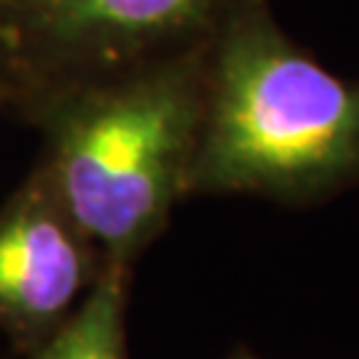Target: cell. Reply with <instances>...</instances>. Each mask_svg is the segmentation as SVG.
<instances>
[{"instance_id":"cell-7","label":"cell","mask_w":359,"mask_h":359,"mask_svg":"<svg viewBox=\"0 0 359 359\" xmlns=\"http://www.w3.org/2000/svg\"><path fill=\"white\" fill-rule=\"evenodd\" d=\"M226 359H261V357H258V354H253V351H248V348H240V351L229 354Z\"/></svg>"},{"instance_id":"cell-4","label":"cell","mask_w":359,"mask_h":359,"mask_svg":"<svg viewBox=\"0 0 359 359\" xmlns=\"http://www.w3.org/2000/svg\"><path fill=\"white\" fill-rule=\"evenodd\" d=\"M102 266L99 250L32 168L0 205V335L32 351L75 311Z\"/></svg>"},{"instance_id":"cell-1","label":"cell","mask_w":359,"mask_h":359,"mask_svg":"<svg viewBox=\"0 0 359 359\" xmlns=\"http://www.w3.org/2000/svg\"><path fill=\"white\" fill-rule=\"evenodd\" d=\"M359 187V80L301 48L269 0H237L208 48L189 197L309 208Z\"/></svg>"},{"instance_id":"cell-6","label":"cell","mask_w":359,"mask_h":359,"mask_svg":"<svg viewBox=\"0 0 359 359\" xmlns=\"http://www.w3.org/2000/svg\"><path fill=\"white\" fill-rule=\"evenodd\" d=\"M6 56H8V38H6V22H3V6H0V83L6 88ZM6 109H8V93H6Z\"/></svg>"},{"instance_id":"cell-3","label":"cell","mask_w":359,"mask_h":359,"mask_svg":"<svg viewBox=\"0 0 359 359\" xmlns=\"http://www.w3.org/2000/svg\"><path fill=\"white\" fill-rule=\"evenodd\" d=\"M237 0H0L8 109L128 67L205 46Z\"/></svg>"},{"instance_id":"cell-5","label":"cell","mask_w":359,"mask_h":359,"mask_svg":"<svg viewBox=\"0 0 359 359\" xmlns=\"http://www.w3.org/2000/svg\"><path fill=\"white\" fill-rule=\"evenodd\" d=\"M130 271L104 264L75 311L27 359H128Z\"/></svg>"},{"instance_id":"cell-2","label":"cell","mask_w":359,"mask_h":359,"mask_svg":"<svg viewBox=\"0 0 359 359\" xmlns=\"http://www.w3.org/2000/svg\"><path fill=\"white\" fill-rule=\"evenodd\" d=\"M208 48L170 53L43 102L35 170L75 218L102 264L133 269L189 200L205 112Z\"/></svg>"},{"instance_id":"cell-8","label":"cell","mask_w":359,"mask_h":359,"mask_svg":"<svg viewBox=\"0 0 359 359\" xmlns=\"http://www.w3.org/2000/svg\"><path fill=\"white\" fill-rule=\"evenodd\" d=\"M0 109H6V88H3V83H0Z\"/></svg>"}]
</instances>
